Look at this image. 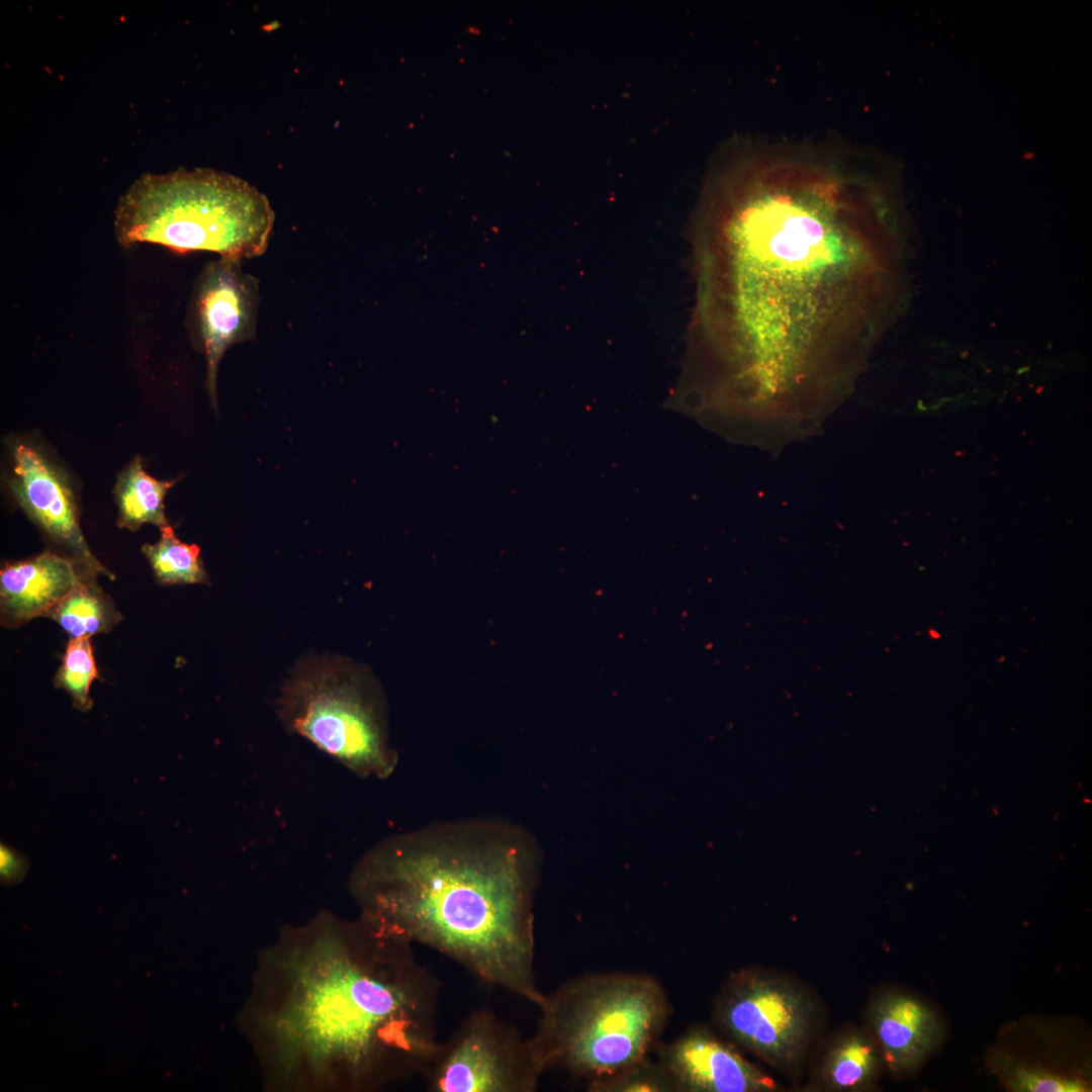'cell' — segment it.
Masks as SVG:
<instances>
[{
    "label": "cell",
    "instance_id": "obj_1",
    "mask_svg": "<svg viewBox=\"0 0 1092 1092\" xmlns=\"http://www.w3.org/2000/svg\"><path fill=\"white\" fill-rule=\"evenodd\" d=\"M693 233L695 394L751 437L807 435L902 304L894 201L835 162L741 158L707 182Z\"/></svg>",
    "mask_w": 1092,
    "mask_h": 1092
},
{
    "label": "cell",
    "instance_id": "obj_2",
    "mask_svg": "<svg viewBox=\"0 0 1092 1092\" xmlns=\"http://www.w3.org/2000/svg\"><path fill=\"white\" fill-rule=\"evenodd\" d=\"M439 995L413 944L323 910L262 951L240 1023L272 1091L374 1092L421 1076Z\"/></svg>",
    "mask_w": 1092,
    "mask_h": 1092
},
{
    "label": "cell",
    "instance_id": "obj_3",
    "mask_svg": "<svg viewBox=\"0 0 1092 1092\" xmlns=\"http://www.w3.org/2000/svg\"><path fill=\"white\" fill-rule=\"evenodd\" d=\"M538 851L494 819L435 822L388 836L349 877L359 916L535 1004Z\"/></svg>",
    "mask_w": 1092,
    "mask_h": 1092
},
{
    "label": "cell",
    "instance_id": "obj_4",
    "mask_svg": "<svg viewBox=\"0 0 1092 1092\" xmlns=\"http://www.w3.org/2000/svg\"><path fill=\"white\" fill-rule=\"evenodd\" d=\"M537 1007L528 1041L541 1073L560 1070L587 1081L648 1057L672 1014L656 978L623 971L571 978Z\"/></svg>",
    "mask_w": 1092,
    "mask_h": 1092
},
{
    "label": "cell",
    "instance_id": "obj_5",
    "mask_svg": "<svg viewBox=\"0 0 1092 1092\" xmlns=\"http://www.w3.org/2000/svg\"><path fill=\"white\" fill-rule=\"evenodd\" d=\"M274 219L267 197L247 181L180 169L136 179L117 203L114 228L123 247L149 243L241 261L266 251Z\"/></svg>",
    "mask_w": 1092,
    "mask_h": 1092
},
{
    "label": "cell",
    "instance_id": "obj_6",
    "mask_svg": "<svg viewBox=\"0 0 1092 1092\" xmlns=\"http://www.w3.org/2000/svg\"><path fill=\"white\" fill-rule=\"evenodd\" d=\"M280 718L297 734L362 778L387 779L398 755L390 744L387 705L377 680L345 661L314 662L286 684Z\"/></svg>",
    "mask_w": 1092,
    "mask_h": 1092
},
{
    "label": "cell",
    "instance_id": "obj_7",
    "mask_svg": "<svg viewBox=\"0 0 1092 1092\" xmlns=\"http://www.w3.org/2000/svg\"><path fill=\"white\" fill-rule=\"evenodd\" d=\"M712 1019L720 1033L768 1065L797 1070L815 1037L819 1008L811 991L757 968L732 973L717 993Z\"/></svg>",
    "mask_w": 1092,
    "mask_h": 1092
},
{
    "label": "cell",
    "instance_id": "obj_8",
    "mask_svg": "<svg viewBox=\"0 0 1092 1092\" xmlns=\"http://www.w3.org/2000/svg\"><path fill=\"white\" fill-rule=\"evenodd\" d=\"M541 1075L528 1038L479 1008L439 1041L420 1077L430 1092H535Z\"/></svg>",
    "mask_w": 1092,
    "mask_h": 1092
},
{
    "label": "cell",
    "instance_id": "obj_9",
    "mask_svg": "<svg viewBox=\"0 0 1092 1092\" xmlns=\"http://www.w3.org/2000/svg\"><path fill=\"white\" fill-rule=\"evenodd\" d=\"M259 307L258 280L240 261L220 258L207 263L196 281L190 305V330L206 362V388L217 410L218 365L235 344L254 339Z\"/></svg>",
    "mask_w": 1092,
    "mask_h": 1092
},
{
    "label": "cell",
    "instance_id": "obj_10",
    "mask_svg": "<svg viewBox=\"0 0 1092 1092\" xmlns=\"http://www.w3.org/2000/svg\"><path fill=\"white\" fill-rule=\"evenodd\" d=\"M674 1092H772L775 1080L745 1059L733 1042L712 1028L690 1026L670 1042L656 1045Z\"/></svg>",
    "mask_w": 1092,
    "mask_h": 1092
},
{
    "label": "cell",
    "instance_id": "obj_11",
    "mask_svg": "<svg viewBox=\"0 0 1092 1092\" xmlns=\"http://www.w3.org/2000/svg\"><path fill=\"white\" fill-rule=\"evenodd\" d=\"M12 456L10 487L29 518L88 569L113 579L87 545L73 492L62 472L37 449L21 441L13 445Z\"/></svg>",
    "mask_w": 1092,
    "mask_h": 1092
},
{
    "label": "cell",
    "instance_id": "obj_12",
    "mask_svg": "<svg viewBox=\"0 0 1092 1092\" xmlns=\"http://www.w3.org/2000/svg\"><path fill=\"white\" fill-rule=\"evenodd\" d=\"M95 572L80 561L46 551L8 561L0 571L1 622L19 626L47 615L84 577Z\"/></svg>",
    "mask_w": 1092,
    "mask_h": 1092
},
{
    "label": "cell",
    "instance_id": "obj_13",
    "mask_svg": "<svg viewBox=\"0 0 1092 1092\" xmlns=\"http://www.w3.org/2000/svg\"><path fill=\"white\" fill-rule=\"evenodd\" d=\"M868 1018L884 1063L894 1072L915 1071L941 1037V1024L933 1009L907 992L880 994L872 1001Z\"/></svg>",
    "mask_w": 1092,
    "mask_h": 1092
},
{
    "label": "cell",
    "instance_id": "obj_14",
    "mask_svg": "<svg viewBox=\"0 0 1092 1092\" xmlns=\"http://www.w3.org/2000/svg\"><path fill=\"white\" fill-rule=\"evenodd\" d=\"M884 1064L882 1053L872 1034L850 1027L841 1031L827 1046L815 1072L814 1084L828 1092H859L877 1081Z\"/></svg>",
    "mask_w": 1092,
    "mask_h": 1092
},
{
    "label": "cell",
    "instance_id": "obj_15",
    "mask_svg": "<svg viewBox=\"0 0 1092 1092\" xmlns=\"http://www.w3.org/2000/svg\"><path fill=\"white\" fill-rule=\"evenodd\" d=\"M174 483L149 475L141 458H134L118 475L114 488L118 526L134 531L146 523L159 528L169 525L164 497Z\"/></svg>",
    "mask_w": 1092,
    "mask_h": 1092
},
{
    "label": "cell",
    "instance_id": "obj_16",
    "mask_svg": "<svg viewBox=\"0 0 1092 1092\" xmlns=\"http://www.w3.org/2000/svg\"><path fill=\"white\" fill-rule=\"evenodd\" d=\"M95 574L84 577L47 615L75 638L108 632L121 620L111 599L97 584Z\"/></svg>",
    "mask_w": 1092,
    "mask_h": 1092
},
{
    "label": "cell",
    "instance_id": "obj_17",
    "mask_svg": "<svg viewBox=\"0 0 1092 1092\" xmlns=\"http://www.w3.org/2000/svg\"><path fill=\"white\" fill-rule=\"evenodd\" d=\"M160 532L155 544H146L142 549L157 580L167 585L208 583L200 548L180 541L170 524L161 527Z\"/></svg>",
    "mask_w": 1092,
    "mask_h": 1092
},
{
    "label": "cell",
    "instance_id": "obj_18",
    "mask_svg": "<svg viewBox=\"0 0 1092 1092\" xmlns=\"http://www.w3.org/2000/svg\"><path fill=\"white\" fill-rule=\"evenodd\" d=\"M90 638L70 639L55 676V686L71 696L74 707L82 712L92 708L91 684L99 677Z\"/></svg>",
    "mask_w": 1092,
    "mask_h": 1092
},
{
    "label": "cell",
    "instance_id": "obj_19",
    "mask_svg": "<svg viewBox=\"0 0 1092 1092\" xmlns=\"http://www.w3.org/2000/svg\"><path fill=\"white\" fill-rule=\"evenodd\" d=\"M589 1092H674L657 1059L649 1056L612 1074L587 1081Z\"/></svg>",
    "mask_w": 1092,
    "mask_h": 1092
},
{
    "label": "cell",
    "instance_id": "obj_20",
    "mask_svg": "<svg viewBox=\"0 0 1092 1092\" xmlns=\"http://www.w3.org/2000/svg\"><path fill=\"white\" fill-rule=\"evenodd\" d=\"M998 1071H1000L1007 1087L1016 1092H1076L1088 1090V1084L1075 1076H1063L1041 1067L1016 1063L1009 1058L998 1061Z\"/></svg>",
    "mask_w": 1092,
    "mask_h": 1092
},
{
    "label": "cell",
    "instance_id": "obj_21",
    "mask_svg": "<svg viewBox=\"0 0 1092 1092\" xmlns=\"http://www.w3.org/2000/svg\"><path fill=\"white\" fill-rule=\"evenodd\" d=\"M28 870L26 858L16 849L1 843L0 846V876L5 886L16 885L25 876Z\"/></svg>",
    "mask_w": 1092,
    "mask_h": 1092
}]
</instances>
